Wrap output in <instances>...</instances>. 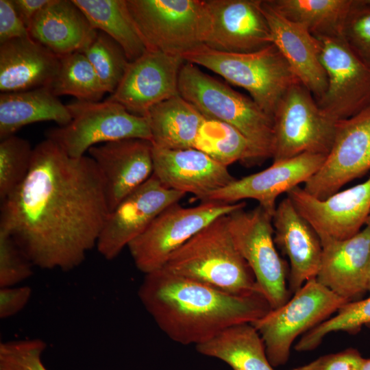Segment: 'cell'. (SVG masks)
Masks as SVG:
<instances>
[{"instance_id":"17","label":"cell","mask_w":370,"mask_h":370,"mask_svg":"<svg viewBox=\"0 0 370 370\" xmlns=\"http://www.w3.org/2000/svg\"><path fill=\"white\" fill-rule=\"evenodd\" d=\"M326 156L304 153L273 162L267 169L236 179L227 186L210 193L203 201L234 204L251 199L271 214L276 208V199L283 193L305 184L321 166Z\"/></svg>"},{"instance_id":"5","label":"cell","mask_w":370,"mask_h":370,"mask_svg":"<svg viewBox=\"0 0 370 370\" xmlns=\"http://www.w3.org/2000/svg\"><path fill=\"white\" fill-rule=\"evenodd\" d=\"M183 58L246 90L272 119L282 97L299 82L273 44L254 52L242 53L218 51L202 45Z\"/></svg>"},{"instance_id":"8","label":"cell","mask_w":370,"mask_h":370,"mask_svg":"<svg viewBox=\"0 0 370 370\" xmlns=\"http://www.w3.org/2000/svg\"><path fill=\"white\" fill-rule=\"evenodd\" d=\"M66 106L71 121L48 130L46 136L70 157H82L90 147L101 143L127 138L151 141L148 119L130 113L119 103L108 99H75Z\"/></svg>"},{"instance_id":"4","label":"cell","mask_w":370,"mask_h":370,"mask_svg":"<svg viewBox=\"0 0 370 370\" xmlns=\"http://www.w3.org/2000/svg\"><path fill=\"white\" fill-rule=\"evenodd\" d=\"M179 94L207 119L219 121L239 131L247 140L251 164L272 158L273 121L251 99L235 91L185 62L178 82Z\"/></svg>"},{"instance_id":"42","label":"cell","mask_w":370,"mask_h":370,"mask_svg":"<svg viewBox=\"0 0 370 370\" xmlns=\"http://www.w3.org/2000/svg\"><path fill=\"white\" fill-rule=\"evenodd\" d=\"M49 0H12L14 8L29 29L34 18Z\"/></svg>"},{"instance_id":"11","label":"cell","mask_w":370,"mask_h":370,"mask_svg":"<svg viewBox=\"0 0 370 370\" xmlns=\"http://www.w3.org/2000/svg\"><path fill=\"white\" fill-rule=\"evenodd\" d=\"M273 162L304 153L325 156L333 144L337 121L326 115L301 82L279 102L273 117Z\"/></svg>"},{"instance_id":"18","label":"cell","mask_w":370,"mask_h":370,"mask_svg":"<svg viewBox=\"0 0 370 370\" xmlns=\"http://www.w3.org/2000/svg\"><path fill=\"white\" fill-rule=\"evenodd\" d=\"M210 29L204 45L215 51L242 53L272 44L262 0H206Z\"/></svg>"},{"instance_id":"31","label":"cell","mask_w":370,"mask_h":370,"mask_svg":"<svg viewBox=\"0 0 370 370\" xmlns=\"http://www.w3.org/2000/svg\"><path fill=\"white\" fill-rule=\"evenodd\" d=\"M49 87L58 97L71 95L86 101H100L107 92L92 65L81 51L60 57L58 71Z\"/></svg>"},{"instance_id":"12","label":"cell","mask_w":370,"mask_h":370,"mask_svg":"<svg viewBox=\"0 0 370 370\" xmlns=\"http://www.w3.org/2000/svg\"><path fill=\"white\" fill-rule=\"evenodd\" d=\"M369 171L370 104L337 121L330 152L303 188L315 198L325 199Z\"/></svg>"},{"instance_id":"30","label":"cell","mask_w":370,"mask_h":370,"mask_svg":"<svg viewBox=\"0 0 370 370\" xmlns=\"http://www.w3.org/2000/svg\"><path fill=\"white\" fill-rule=\"evenodd\" d=\"M288 20L315 36L341 35L353 0H267Z\"/></svg>"},{"instance_id":"25","label":"cell","mask_w":370,"mask_h":370,"mask_svg":"<svg viewBox=\"0 0 370 370\" xmlns=\"http://www.w3.org/2000/svg\"><path fill=\"white\" fill-rule=\"evenodd\" d=\"M28 30L32 38L59 57L82 51L97 34L73 0H49Z\"/></svg>"},{"instance_id":"6","label":"cell","mask_w":370,"mask_h":370,"mask_svg":"<svg viewBox=\"0 0 370 370\" xmlns=\"http://www.w3.org/2000/svg\"><path fill=\"white\" fill-rule=\"evenodd\" d=\"M147 49L182 57L204 45L210 29L206 0H126Z\"/></svg>"},{"instance_id":"14","label":"cell","mask_w":370,"mask_h":370,"mask_svg":"<svg viewBox=\"0 0 370 370\" xmlns=\"http://www.w3.org/2000/svg\"><path fill=\"white\" fill-rule=\"evenodd\" d=\"M185 195L152 175L109 212L97 242L99 253L106 260L115 258L163 210Z\"/></svg>"},{"instance_id":"24","label":"cell","mask_w":370,"mask_h":370,"mask_svg":"<svg viewBox=\"0 0 370 370\" xmlns=\"http://www.w3.org/2000/svg\"><path fill=\"white\" fill-rule=\"evenodd\" d=\"M60 57L30 36L0 45L1 93L49 86L60 66Z\"/></svg>"},{"instance_id":"23","label":"cell","mask_w":370,"mask_h":370,"mask_svg":"<svg viewBox=\"0 0 370 370\" xmlns=\"http://www.w3.org/2000/svg\"><path fill=\"white\" fill-rule=\"evenodd\" d=\"M262 8L268 22L272 44L282 54L299 81L316 100L327 88V76L322 66L319 40L304 26L294 23L275 10L267 0Z\"/></svg>"},{"instance_id":"22","label":"cell","mask_w":370,"mask_h":370,"mask_svg":"<svg viewBox=\"0 0 370 370\" xmlns=\"http://www.w3.org/2000/svg\"><path fill=\"white\" fill-rule=\"evenodd\" d=\"M274 241L289 260L288 285L295 293L306 282L316 278L322 245L311 225L286 196L273 215Z\"/></svg>"},{"instance_id":"44","label":"cell","mask_w":370,"mask_h":370,"mask_svg":"<svg viewBox=\"0 0 370 370\" xmlns=\"http://www.w3.org/2000/svg\"><path fill=\"white\" fill-rule=\"evenodd\" d=\"M367 291L370 292V259H369L368 271H367Z\"/></svg>"},{"instance_id":"27","label":"cell","mask_w":370,"mask_h":370,"mask_svg":"<svg viewBox=\"0 0 370 370\" xmlns=\"http://www.w3.org/2000/svg\"><path fill=\"white\" fill-rule=\"evenodd\" d=\"M147 118L152 145L168 149L195 148L207 119L180 94L151 108Z\"/></svg>"},{"instance_id":"20","label":"cell","mask_w":370,"mask_h":370,"mask_svg":"<svg viewBox=\"0 0 370 370\" xmlns=\"http://www.w3.org/2000/svg\"><path fill=\"white\" fill-rule=\"evenodd\" d=\"M153 175L166 187L204 201L236 179L227 166L197 148L162 149L152 145Z\"/></svg>"},{"instance_id":"21","label":"cell","mask_w":370,"mask_h":370,"mask_svg":"<svg viewBox=\"0 0 370 370\" xmlns=\"http://www.w3.org/2000/svg\"><path fill=\"white\" fill-rule=\"evenodd\" d=\"M322 254L316 280L348 301L367 292L370 259V228L365 226L345 240L321 241Z\"/></svg>"},{"instance_id":"33","label":"cell","mask_w":370,"mask_h":370,"mask_svg":"<svg viewBox=\"0 0 370 370\" xmlns=\"http://www.w3.org/2000/svg\"><path fill=\"white\" fill-rule=\"evenodd\" d=\"M368 324H370V295L343 304L333 317L303 334L294 348L300 352L312 351L332 332L355 334Z\"/></svg>"},{"instance_id":"13","label":"cell","mask_w":370,"mask_h":370,"mask_svg":"<svg viewBox=\"0 0 370 370\" xmlns=\"http://www.w3.org/2000/svg\"><path fill=\"white\" fill-rule=\"evenodd\" d=\"M321 43V62L327 88L316 100L322 111L338 121L370 104V70L349 48L341 35L316 36Z\"/></svg>"},{"instance_id":"29","label":"cell","mask_w":370,"mask_h":370,"mask_svg":"<svg viewBox=\"0 0 370 370\" xmlns=\"http://www.w3.org/2000/svg\"><path fill=\"white\" fill-rule=\"evenodd\" d=\"M91 26L110 36L132 62L147 51L126 0H73Z\"/></svg>"},{"instance_id":"26","label":"cell","mask_w":370,"mask_h":370,"mask_svg":"<svg viewBox=\"0 0 370 370\" xmlns=\"http://www.w3.org/2000/svg\"><path fill=\"white\" fill-rule=\"evenodd\" d=\"M71 120L66 105L49 86L0 95V139L14 135L23 126L34 123L53 121L64 126Z\"/></svg>"},{"instance_id":"7","label":"cell","mask_w":370,"mask_h":370,"mask_svg":"<svg viewBox=\"0 0 370 370\" xmlns=\"http://www.w3.org/2000/svg\"><path fill=\"white\" fill-rule=\"evenodd\" d=\"M347 301L314 278L282 306L253 322L264 341L271 365H285L296 338L329 319Z\"/></svg>"},{"instance_id":"37","label":"cell","mask_w":370,"mask_h":370,"mask_svg":"<svg viewBox=\"0 0 370 370\" xmlns=\"http://www.w3.org/2000/svg\"><path fill=\"white\" fill-rule=\"evenodd\" d=\"M46 343L24 339L0 344V370H47L42 360Z\"/></svg>"},{"instance_id":"40","label":"cell","mask_w":370,"mask_h":370,"mask_svg":"<svg viewBox=\"0 0 370 370\" xmlns=\"http://www.w3.org/2000/svg\"><path fill=\"white\" fill-rule=\"evenodd\" d=\"M28 36L29 30L17 14L12 0H0V45Z\"/></svg>"},{"instance_id":"19","label":"cell","mask_w":370,"mask_h":370,"mask_svg":"<svg viewBox=\"0 0 370 370\" xmlns=\"http://www.w3.org/2000/svg\"><path fill=\"white\" fill-rule=\"evenodd\" d=\"M88 153L103 180L109 212L153 175L152 143L127 138L97 145Z\"/></svg>"},{"instance_id":"36","label":"cell","mask_w":370,"mask_h":370,"mask_svg":"<svg viewBox=\"0 0 370 370\" xmlns=\"http://www.w3.org/2000/svg\"><path fill=\"white\" fill-rule=\"evenodd\" d=\"M341 35L370 70V0H353Z\"/></svg>"},{"instance_id":"16","label":"cell","mask_w":370,"mask_h":370,"mask_svg":"<svg viewBox=\"0 0 370 370\" xmlns=\"http://www.w3.org/2000/svg\"><path fill=\"white\" fill-rule=\"evenodd\" d=\"M182 57L147 49L130 62L114 92L107 98L130 113L147 117L156 105L179 95L178 82Z\"/></svg>"},{"instance_id":"34","label":"cell","mask_w":370,"mask_h":370,"mask_svg":"<svg viewBox=\"0 0 370 370\" xmlns=\"http://www.w3.org/2000/svg\"><path fill=\"white\" fill-rule=\"evenodd\" d=\"M81 52L92 65L106 92L112 94L130 62L121 47L110 36L97 30L95 36Z\"/></svg>"},{"instance_id":"1","label":"cell","mask_w":370,"mask_h":370,"mask_svg":"<svg viewBox=\"0 0 370 370\" xmlns=\"http://www.w3.org/2000/svg\"><path fill=\"white\" fill-rule=\"evenodd\" d=\"M1 202L0 230L44 269L66 271L81 264L109 214L94 160L70 157L47 138L34 147L22 184Z\"/></svg>"},{"instance_id":"3","label":"cell","mask_w":370,"mask_h":370,"mask_svg":"<svg viewBox=\"0 0 370 370\" xmlns=\"http://www.w3.org/2000/svg\"><path fill=\"white\" fill-rule=\"evenodd\" d=\"M162 268L232 294L261 293L249 266L234 245L227 214L214 219L175 250Z\"/></svg>"},{"instance_id":"9","label":"cell","mask_w":370,"mask_h":370,"mask_svg":"<svg viewBox=\"0 0 370 370\" xmlns=\"http://www.w3.org/2000/svg\"><path fill=\"white\" fill-rule=\"evenodd\" d=\"M240 201H201L193 207L179 202L163 210L127 246L136 268L147 274L162 269L170 256L217 218L245 208Z\"/></svg>"},{"instance_id":"15","label":"cell","mask_w":370,"mask_h":370,"mask_svg":"<svg viewBox=\"0 0 370 370\" xmlns=\"http://www.w3.org/2000/svg\"><path fill=\"white\" fill-rule=\"evenodd\" d=\"M286 196L321 242L354 236L366 225L370 215V177L325 199L315 198L299 186L289 190Z\"/></svg>"},{"instance_id":"46","label":"cell","mask_w":370,"mask_h":370,"mask_svg":"<svg viewBox=\"0 0 370 370\" xmlns=\"http://www.w3.org/2000/svg\"><path fill=\"white\" fill-rule=\"evenodd\" d=\"M365 327H367L368 329L370 330V324H368L367 325H366Z\"/></svg>"},{"instance_id":"28","label":"cell","mask_w":370,"mask_h":370,"mask_svg":"<svg viewBox=\"0 0 370 370\" xmlns=\"http://www.w3.org/2000/svg\"><path fill=\"white\" fill-rule=\"evenodd\" d=\"M195 347L199 353L218 358L233 370H274L263 340L250 323L231 326Z\"/></svg>"},{"instance_id":"45","label":"cell","mask_w":370,"mask_h":370,"mask_svg":"<svg viewBox=\"0 0 370 370\" xmlns=\"http://www.w3.org/2000/svg\"><path fill=\"white\" fill-rule=\"evenodd\" d=\"M365 226H367L370 228V215L369 216L367 219Z\"/></svg>"},{"instance_id":"39","label":"cell","mask_w":370,"mask_h":370,"mask_svg":"<svg viewBox=\"0 0 370 370\" xmlns=\"http://www.w3.org/2000/svg\"><path fill=\"white\" fill-rule=\"evenodd\" d=\"M364 359L356 349L347 348L322 356L292 370H360Z\"/></svg>"},{"instance_id":"10","label":"cell","mask_w":370,"mask_h":370,"mask_svg":"<svg viewBox=\"0 0 370 370\" xmlns=\"http://www.w3.org/2000/svg\"><path fill=\"white\" fill-rule=\"evenodd\" d=\"M227 214L228 227L237 249L249 266L261 293L271 309L280 307L291 297L288 268L274 241L273 216L258 206Z\"/></svg>"},{"instance_id":"2","label":"cell","mask_w":370,"mask_h":370,"mask_svg":"<svg viewBox=\"0 0 370 370\" xmlns=\"http://www.w3.org/2000/svg\"><path fill=\"white\" fill-rule=\"evenodd\" d=\"M138 295L159 328L182 345L201 344L271 310L261 293L232 294L163 268L145 274Z\"/></svg>"},{"instance_id":"32","label":"cell","mask_w":370,"mask_h":370,"mask_svg":"<svg viewBox=\"0 0 370 370\" xmlns=\"http://www.w3.org/2000/svg\"><path fill=\"white\" fill-rule=\"evenodd\" d=\"M195 148L226 166L236 161L251 164V149L246 138L234 127L219 121L206 119Z\"/></svg>"},{"instance_id":"38","label":"cell","mask_w":370,"mask_h":370,"mask_svg":"<svg viewBox=\"0 0 370 370\" xmlns=\"http://www.w3.org/2000/svg\"><path fill=\"white\" fill-rule=\"evenodd\" d=\"M33 266L15 241L0 230V287L14 286L28 279Z\"/></svg>"},{"instance_id":"43","label":"cell","mask_w":370,"mask_h":370,"mask_svg":"<svg viewBox=\"0 0 370 370\" xmlns=\"http://www.w3.org/2000/svg\"><path fill=\"white\" fill-rule=\"evenodd\" d=\"M360 370H370V358H365Z\"/></svg>"},{"instance_id":"35","label":"cell","mask_w":370,"mask_h":370,"mask_svg":"<svg viewBox=\"0 0 370 370\" xmlns=\"http://www.w3.org/2000/svg\"><path fill=\"white\" fill-rule=\"evenodd\" d=\"M33 149L27 140L12 135L0 142V199L10 197L26 177Z\"/></svg>"},{"instance_id":"41","label":"cell","mask_w":370,"mask_h":370,"mask_svg":"<svg viewBox=\"0 0 370 370\" xmlns=\"http://www.w3.org/2000/svg\"><path fill=\"white\" fill-rule=\"evenodd\" d=\"M32 290L29 286H10L0 288V318L15 315L29 302Z\"/></svg>"}]
</instances>
